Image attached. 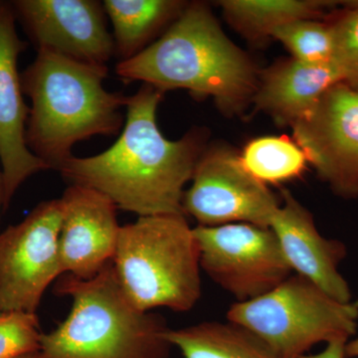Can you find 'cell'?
<instances>
[{"label":"cell","instance_id":"obj_17","mask_svg":"<svg viewBox=\"0 0 358 358\" xmlns=\"http://www.w3.org/2000/svg\"><path fill=\"white\" fill-rule=\"evenodd\" d=\"M183 358H282L249 329L228 322H203L166 334Z\"/></svg>","mask_w":358,"mask_h":358},{"label":"cell","instance_id":"obj_5","mask_svg":"<svg viewBox=\"0 0 358 358\" xmlns=\"http://www.w3.org/2000/svg\"><path fill=\"white\" fill-rule=\"evenodd\" d=\"M113 265L141 310L188 312L201 298L199 244L185 214L141 216L121 226Z\"/></svg>","mask_w":358,"mask_h":358},{"label":"cell","instance_id":"obj_24","mask_svg":"<svg viewBox=\"0 0 358 358\" xmlns=\"http://www.w3.org/2000/svg\"><path fill=\"white\" fill-rule=\"evenodd\" d=\"M345 355L346 358L358 357V338L346 343Z\"/></svg>","mask_w":358,"mask_h":358},{"label":"cell","instance_id":"obj_14","mask_svg":"<svg viewBox=\"0 0 358 358\" xmlns=\"http://www.w3.org/2000/svg\"><path fill=\"white\" fill-rule=\"evenodd\" d=\"M281 195V204L273 214L268 228L274 232L292 271L334 300L350 303L352 291L338 271L346 256L345 245L322 236L312 213L291 192L282 190Z\"/></svg>","mask_w":358,"mask_h":358},{"label":"cell","instance_id":"obj_3","mask_svg":"<svg viewBox=\"0 0 358 358\" xmlns=\"http://www.w3.org/2000/svg\"><path fill=\"white\" fill-rule=\"evenodd\" d=\"M107 76L108 67L42 50L21 75L23 94L32 102L26 143L49 169L57 171L79 141L119 134L129 96L103 88Z\"/></svg>","mask_w":358,"mask_h":358},{"label":"cell","instance_id":"obj_7","mask_svg":"<svg viewBox=\"0 0 358 358\" xmlns=\"http://www.w3.org/2000/svg\"><path fill=\"white\" fill-rule=\"evenodd\" d=\"M200 267L237 301L258 298L293 275L274 232L250 223L193 228Z\"/></svg>","mask_w":358,"mask_h":358},{"label":"cell","instance_id":"obj_11","mask_svg":"<svg viewBox=\"0 0 358 358\" xmlns=\"http://www.w3.org/2000/svg\"><path fill=\"white\" fill-rule=\"evenodd\" d=\"M37 51H47L83 64L108 67L115 42L108 29L103 2L96 0L11 1Z\"/></svg>","mask_w":358,"mask_h":358},{"label":"cell","instance_id":"obj_21","mask_svg":"<svg viewBox=\"0 0 358 358\" xmlns=\"http://www.w3.org/2000/svg\"><path fill=\"white\" fill-rule=\"evenodd\" d=\"M341 6L324 20L334 33V65L343 81L358 90V0L343 2Z\"/></svg>","mask_w":358,"mask_h":358},{"label":"cell","instance_id":"obj_18","mask_svg":"<svg viewBox=\"0 0 358 358\" xmlns=\"http://www.w3.org/2000/svg\"><path fill=\"white\" fill-rule=\"evenodd\" d=\"M341 2L326 0H223L226 20L253 41L271 37L278 27L301 20H324Z\"/></svg>","mask_w":358,"mask_h":358},{"label":"cell","instance_id":"obj_20","mask_svg":"<svg viewBox=\"0 0 358 358\" xmlns=\"http://www.w3.org/2000/svg\"><path fill=\"white\" fill-rule=\"evenodd\" d=\"M271 37L281 42L292 58L310 65H334V38L326 20H301L278 27Z\"/></svg>","mask_w":358,"mask_h":358},{"label":"cell","instance_id":"obj_6","mask_svg":"<svg viewBox=\"0 0 358 358\" xmlns=\"http://www.w3.org/2000/svg\"><path fill=\"white\" fill-rule=\"evenodd\" d=\"M226 319L255 334L282 358H300L319 343L352 338L358 301L334 300L294 274L258 298L233 303Z\"/></svg>","mask_w":358,"mask_h":358},{"label":"cell","instance_id":"obj_9","mask_svg":"<svg viewBox=\"0 0 358 358\" xmlns=\"http://www.w3.org/2000/svg\"><path fill=\"white\" fill-rule=\"evenodd\" d=\"M192 181L183 194V213L200 226L250 223L268 227L281 204L268 185L247 173L236 150L225 145L205 148Z\"/></svg>","mask_w":358,"mask_h":358},{"label":"cell","instance_id":"obj_25","mask_svg":"<svg viewBox=\"0 0 358 358\" xmlns=\"http://www.w3.org/2000/svg\"><path fill=\"white\" fill-rule=\"evenodd\" d=\"M3 207V178L2 173L0 171V207Z\"/></svg>","mask_w":358,"mask_h":358},{"label":"cell","instance_id":"obj_22","mask_svg":"<svg viewBox=\"0 0 358 358\" xmlns=\"http://www.w3.org/2000/svg\"><path fill=\"white\" fill-rule=\"evenodd\" d=\"M42 336L37 313H0V358L40 352Z\"/></svg>","mask_w":358,"mask_h":358},{"label":"cell","instance_id":"obj_23","mask_svg":"<svg viewBox=\"0 0 358 358\" xmlns=\"http://www.w3.org/2000/svg\"><path fill=\"white\" fill-rule=\"evenodd\" d=\"M348 341L346 339H336L327 343L326 348L322 352L315 355H305L300 358H346L345 345Z\"/></svg>","mask_w":358,"mask_h":358},{"label":"cell","instance_id":"obj_16","mask_svg":"<svg viewBox=\"0 0 358 358\" xmlns=\"http://www.w3.org/2000/svg\"><path fill=\"white\" fill-rule=\"evenodd\" d=\"M103 8L114 27L115 55L129 60L162 36L185 10L180 0H105Z\"/></svg>","mask_w":358,"mask_h":358},{"label":"cell","instance_id":"obj_26","mask_svg":"<svg viewBox=\"0 0 358 358\" xmlns=\"http://www.w3.org/2000/svg\"><path fill=\"white\" fill-rule=\"evenodd\" d=\"M20 358H42V357H41V353H40V352H38L29 353V355H23V357H21Z\"/></svg>","mask_w":358,"mask_h":358},{"label":"cell","instance_id":"obj_13","mask_svg":"<svg viewBox=\"0 0 358 358\" xmlns=\"http://www.w3.org/2000/svg\"><path fill=\"white\" fill-rule=\"evenodd\" d=\"M61 261L64 274L87 280L113 262L121 226L114 202L86 186L70 185L61 197Z\"/></svg>","mask_w":358,"mask_h":358},{"label":"cell","instance_id":"obj_15","mask_svg":"<svg viewBox=\"0 0 358 358\" xmlns=\"http://www.w3.org/2000/svg\"><path fill=\"white\" fill-rule=\"evenodd\" d=\"M341 81L336 65H310L293 58L278 61L260 72L252 103L279 126L292 127Z\"/></svg>","mask_w":358,"mask_h":358},{"label":"cell","instance_id":"obj_10","mask_svg":"<svg viewBox=\"0 0 358 358\" xmlns=\"http://www.w3.org/2000/svg\"><path fill=\"white\" fill-rule=\"evenodd\" d=\"M317 176L343 199L358 197V90L345 82L324 92L291 127Z\"/></svg>","mask_w":358,"mask_h":358},{"label":"cell","instance_id":"obj_19","mask_svg":"<svg viewBox=\"0 0 358 358\" xmlns=\"http://www.w3.org/2000/svg\"><path fill=\"white\" fill-rule=\"evenodd\" d=\"M247 173L264 185H281L305 173L307 155L286 136H260L245 145L240 155Z\"/></svg>","mask_w":358,"mask_h":358},{"label":"cell","instance_id":"obj_4","mask_svg":"<svg viewBox=\"0 0 358 358\" xmlns=\"http://www.w3.org/2000/svg\"><path fill=\"white\" fill-rule=\"evenodd\" d=\"M54 291L72 306L68 317L42 336V358L169 357L166 320L131 300L113 262L90 279L62 275Z\"/></svg>","mask_w":358,"mask_h":358},{"label":"cell","instance_id":"obj_2","mask_svg":"<svg viewBox=\"0 0 358 358\" xmlns=\"http://www.w3.org/2000/svg\"><path fill=\"white\" fill-rule=\"evenodd\" d=\"M115 73L124 81H140L164 94L185 89L197 98L212 96L228 115L240 114L252 103L260 75L209 6L199 1L188 2L162 36L117 63Z\"/></svg>","mask_w":358,"mask_h":358},{"label":"cell","instance_id":"obj_12","mask_svg":"<svg viewBox=\"0 0 358 358\" xmlns=\"http://www.w3.org/2000/svg\"><path fill=\"white\" fill-rule=\"evenodd\" d=\"M11 2L0 0V162L3 178V210L21 185L49 167L30 152L26 124L30 109L23 99L18 57L26 48L16 30Z\"/></svg>","mask_w":358,"mask_h":358},{"label":"cell","instance_id":"obj_1","mask_svg":"<svg viewBox=\"0 0 358 358\" xmlns=\"http://www.w3.org/2000/svg\"><path fill=\"white\" fill-rule=\"evenodd\" d=\"M164 95L141 85L129 96L126 122L114 145L93 157L73 155L58 173L69 185L93 188L138 217L185 214V187L206 148V131L194 129L179 140L166 138L157 122Z\"/></svg>","mask_w":358,"mask_h":358},{"label":"cell","instance_id":"obj_8","mask_svg":"<svg viewBox=\"0 0 358 358\" xmlns=\"http://www.w3.org/2000/svg\"><path fill=\"white\" fill-rule=\"evenodd\" d=\"M61 219L60 199L48 200L0 233V313H36L45 291L64 275Z\"/></svg>","mask_w":358,"mask_h":358}]
</instances>
